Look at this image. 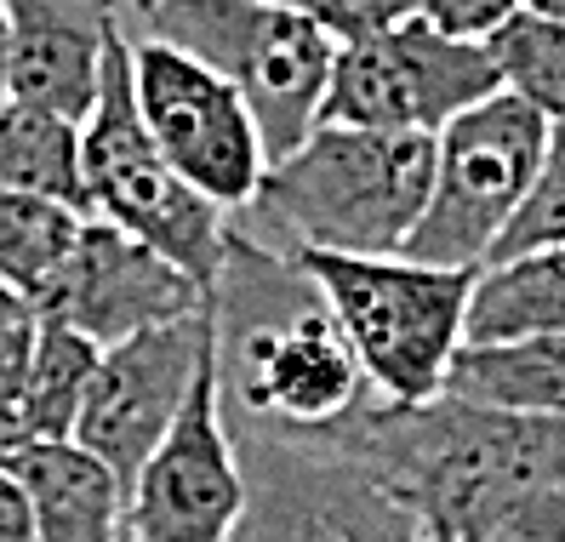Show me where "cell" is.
Segmentation results:
<instances>
[{
	"instance_id": "1",
	"label": "cell",
	"mask_w": 565,
	"mask_h": 542,
	"mask_svg": "<svg viewBox=\"0 0 565 542\" xmlns=\"http://www.w3.org/2000/svg\"><path fill=\"white\" fill-rule=\"evenodd\" d=\"M223 417L269 434H320L354 417L372 383L291 252L235 223L212 286Z\"/></svg>"
},
{
	"instance_id": "2",
	"label": "cell",
	"mask_w": 565,
	"mask_h": 542,
	"mask_svg": "<svg viewBox=\"0 0 565 542\" xmlns=\"http://www.w3.org/2000/svg\"><path fill=\"white\" fill-rule=\"evenodd\" d=\"M435 183V138L428 131H365L320 120L286 160L257 183V200L241 217H257L280 234V252H349L394 257Z\"/></svg>"
},
{
	"instance_id": "3",
	"label": "cell",
	"mask_w": 565,
	"mask_h": 542,
	"mask_svg": "<svg viewBox=\"0 0 565 542\" xmlns=\"http://www.w3.org/2000/svg\"><path fill=\"white\" fill-rule=\"evenodd\" d=\"M291 263L315 280L331 320L343 326L365 383L383 405H428L446 394V371L462 349L475 275L435 268L406 252L349 257L297 246Z\"/></svg>"
},
{
	"instance_id": "4",
	"label": "cell",
	"mask_w": 565,
	"mask_h": 542,
	"mask_svg": "<svg viewBox=\"0 0 565 542\" xmlns=\"http://www.w3.org/2000/svg\"><path fill=\"white\" fill-rule=\"evenodd\" d=\"M81 206L86 217H104L126 234H138L166 263L206 291L223 275V252L235 217L201 189H189L172 160H166L138 115V92H131V57H126V23L104 63V92H97L92 115L81 120Z\"/></svg>"
},
{
	"instance_id": "5",
	"label": "cell",
	"mask_w": 565,
	"mask_h": 542,
	"mask_svg": "<svg viewBox=\"0 0 565 542\" xmlns=\"http://www.w3.org/2000/svg\"><path fill=\"white\" fill-rule=\"evenodd\" d=\"M143 29L201 57L246 97L269 166L320 126L338 41L303 12L275 7V0H160Z\"/></svg>"
},
{
	"instance_id": "6",
	"label": "cell",
	"mask_w": 565,
	"mask_h": 542,
	"mask_svg": "<svg viewBox=\"0 0 565 542\" xmlns=\"http://www.w3.org/2000/svg\"><path fill=\"white\" fill-rule=\"evenodd\" d=\"M228 439L246 480L228 542H435L401 491L326 439L252 423H228Z\"/></svg>"
},
{
	"instance_id": "7",
	"label": "cell",
	"mask_w": 565,
	"mask_h": 542,
	"mask_svg": "<svg viewBox=\"0 0 565 542\" xmlns=\"http://www.w3.org/2000/svg\"><path fill=\"white\" fill-rule=\"evenodd\" d=\"M548 149V120L514 92H491L435 131V183L406 257L480 275Z\"/></svg>"
},
{
	"instance_id": "8",
	"label": "cell",
	"mask_w": 565,
	"mask_h": 542,
	"mask_svg": "<svg viewBox=\"0 0 565 542\" xmlns=\"http://www.w3.org/2000/svg\"><path fill=\"white\" fill-rule=\"evenodd\" d=\"M126 57L154 149L172 160V172L189 189H201L212 206L241 217L269 172V149H263L246 97L201 57H189L160 35H126Z\"/></svg>"
},
{
	"instance_id": "9",
	"label": "cell",
	"mask_w": 565,
	"mask_h": 542,
	"mask_svg": "<svg viewBox=\"0 0 565 542\" xmlns=\"http://www.w3.org/2000/svg\"><path fill=\"white\" fill-rule=\"evenodd\" d=\"M491 92H503V81H497L486 41H457L435 23L406 18L365 41L338 46L320 120L365 131H428L435 138L440 126L486 104Z\"/></svg>"
},
{
	"instance_id": "10",
	"label": "cell",
	"mask_w": 565,
	"mask_h": 542,
	"mask_svg": "<svg viewBox=\"0 0 565 542\" xmlns=\"http://www.w3.org/2000/svg\"><path fill=\"white\" fill-rule=\"evenodd\" d=\"M206 354H212V302L201 315H183L172 326L138 331L126 343L104 349L92 394L81 405V423H75V446L92 451L131 491L143 463L172 434Z\"/></svg>"
},
{
	"instance_id": "11",
	"label": "cell",
	"mask_w": 565,
	"mask_h": 542,
	"mask_svg": "<svg viewBox=\"0 0 565 542\" xmlns=\"http://www.w3.org/2000/svg\"><path fill=\"white\" fill-rule=\"evenodd\" d=\"M246 508L241 457L223 423L217 343L194 378L172 434L126 491V531L138 542H228Z\"/></svg>"
},
{
	"instance_id": "12",
	"label": "cell",
	"mask_w": 565,
	"mask_h": 542,
	"mask_svg": "<svg viewBox=\"0 0 565 542\" xmlns=\"http://www.w3.org/2000/svg\"><path fill=\"white\" fill-rule=\"evenodd\" d=\"M201 309H206V291L178 263H166L138 234H126L104 217H86L70 263H63V275L52 280L35 315L75 326L97 349H115L126 337L172 326Z\"/></svg>"
},
{
	"instance_id": "13",
	"label": "cell",
	"mask_w": 565,
	"mask_h": 542,
	"mask_svg": "<svg viewBox=\"0 0 565 542\" xmlns=\"http://www.w3.org/2000/svg\"><path fill=\"white\" fill-rule=\"evenodd\" d=\"M12 23V97L86 120L104 92V63L120 35V0H7Z\"/></svg>"
},
{
	"instance_id": "14",
	"label": "cell",
	"mask_w": 565,
	"mask_h": 542,
	"mask_svg": "<svg viewBox=\"0 0 565 542\" xmlns=\"http://www.w3.org/2000/svg\"><path fill=\"white\" fill-rule=\"evenodd\" d=\"M7 468L29 491L41 542H120L126 486L75 439H23Z\"/></svg>"
},
{
	"instance_id": "15",
	"label": "cell",
	"mask_w": 565,
	"mask_h": 542,
	"mask_svg": "<svg viewBox=\"0 0 565 542\" xmlns=\"http://www.w3.org/2000/svg\"><path fill=\"white\" fill-rule=\"evenodd\" d=\"M446 400L565 423V331L520 343H462L446 371Z\"/></svg>"
},
{
	"instance_id": "16",
	"label": "cell",
	"mask_w": 565,
	"mask_h": 542,
	"mask_svg": "<svg viewBox=\"0 0 565 542\" xmlns=\"http://www.w3.org/2000/svg\"><path fill=\"white\" fill-rule=\"evenodd\" d=\"M565 331V246L486 263L469 291L462 343H520Z\"/></svg>"
},
{
	"instance_id": "17",
	"label": "cell",
	"mask_w": 565,
	"mask_h": 542,
	"mask_svg": "<svg viewBox=\"0 0 565 542\" xmlns=\"http://www.w3.org/2000/svg\"><path fill=\"white\" fill-rule=\"evenodd\" d=\"M81 223L86 212L70 200L0 189V286H12L29 309H41V297L52 291L81 241Z\"/></svg>"
},
{
	"instance_id": "18",
	"label": "cell",
	"mask_w": 565,
	"mask_h": 542,
	"mask_svg": "<svg viewBox=\"0 0 565 542\" xmlns=\"http://www.w3.org/2000/svg\"><path fill=\"white\" fill-rule=\"evenodd\" d=\"M0 189L81 206V126L12 97L0 109Z\"/></svg>"
},
{
	"instance_id": "19",
	"label": "cell",
	"mask_w": 565,
	"mask_h": 542,
	"mask_svg": "<svg viewBox=\"0 0 565 542\" xmlns=\"http://www.w3.org/2000/svg\"><path fill=\"white\" fill-rule=\"evenodd\" d=\"M97 360H104V349H97L92 337H81L75 326L41 320L29 389L18 400V423H23L29 439H75L81 405H86L92 378H97Z\"/></svg>"
},
{
	"instance_id": "20",
	"label": "cell",
	"mask_w": 565,
	"mask_h": 542,
	"mask_svg": "<svg viewBox=\"0 0 565 542\" xmlns=\"http://www.w3.org/2000/svg\"><path fill=\"white\" fill-rule=\"evenodd\" d=\"M503 92L525 97L548 126H565V23L520 12L486 41Z\"/></svg>"
},
{
	"instance_id": "21",
	"label": "cell",
	"mask_w": 565,
	"mask_h": 542,
	"mask_svg": "<svg viewBox=\"0 0 565 542\" xmlns=\"http://www.w3.org/2000/svg\"><path fill=\"white\" fill-rule=\"evenodd\" d=\"M435 542H565V491L559 486H509L462 502L435 531Z\"/></svg>"
},
{
	"instance_id": "22",
	"label": "cell",
	"mask_w": 565,
	"mask_h": 542,
	"mask_svg": "<svg viewBox=\"0 0 565 542\" xmlns=\"http://www.w3.org/2000/svg\"><path fill=\"white\" fill-rule=\"evenodd\" d=\"M565 246V126H548V149H543V166L531 178V194L520 200L514 223L503 229L491 263L503 257H520V252H554Z\"/></svg>"
},
{
	"instance_id": "23",
	"label": "cell",
	"mask_w": 565,
	"mask_h": 542,
	"mask_svg": "<svg viewBox=\"0 0 565 542\" xmlns=\"http://www.w3.org/2000/svg\"><path fill=\"white\" fill-rule=\"evenodd\" d=\"M275 7L303 12V18L320 23L338 46L365 41V35H377V29H394V23L417 18V0H275Z\"/></svg>"
},
{
	"instance_id": "24",
	"label": "cell",
	"mask_w": 565,
	"mask_h": 542,
	"mask_svg": "<svg viewBox=\"0 0 565 542\" xmlns=\"http://www.w3.org/2000/svg\"><path fill=\"white\" fill-rule=\"evenodd\" d=\"M520 12H525V0H417V18L457 41H491Z\"/></svg>"
},
{
	"instance_id": "25",
	"label": "cell",
	"mask_w": 565,
	"mask_h": 542,
	"mask_svg": "<svg viewBox=\"0 0 565 542\" xmlns=\"http://www.w3.org/2000/svg\"><path fill=\"white\" fill-rule=\"evenodd\" d=\"M35 337H41V315H23L12 326H0V412H18V400L29 389Z\"/></svg>"
},
{
	"instance_id": "26",
	"label": "cell",
	"mask_w": 565,
	"mask_h": 542,
	"mask_svg": "<svg viewBox=\"0 0 565 542\" xmlns=\"http://www.w3.org/2000/svg\"><path fill=\"white\" fill-rule=\"evenodd\" d=\"M0 542H41L29 491H23V480H18L7 463H0Z\"/></svg>"
},
{
	"instance_id": "27",
	"label": "cell",
	"mask_w": 565,
	"mask_h": 542,
	"mask_svg": "<svg viewBox=\"0 0 565 542\" xmlns=\"http://www.w3.org/2000/svg\"><path fill=\"white\" fill-rule=\"evenodd\" d=\"M12 104V23H7V0H0V109Z\"/></svg>"
},
{
	"instance_id": "28",
	"label": "cell",
	"mask_w": 565,
	"mask_h": 542,
	"mask_svg": "<svg viewBox=\"0 0 565 542\" xmlns=\"http://www.w3.org/2000/svg\"><path fill=\"white\" fill-rule=\"evenodd\" d=\"M23 423H18V412H0V463H12V451L23 446Z\"/></svg>"
},
{
	"instance_id": "29",
	"label": "cell",
	"mask_w": 565,
	"mask_h": 542,
	"mask_svg": "<svg viewBox=\"0 0 565 542\" xmlns=\"http://www.w3.org/2000/svg\"><path fill=\"white\" fill-rule=\"evenodd\" d=\"M23 315H35V309H29L12 286H0V326H12V320H23Z\"/></svg>"
},
{
	"instance_id": "30",
	"label": "cell",
	"mask_w": 565,
	"mask_h": 542,
	"mask_svg": "<svg viewBox=\"0 0 565 542\" xmlns=\"http://www.w3.org/2000/svg\"><path fill=\"white\" fill-rule=\"evenodd\" d=\"M525 12H537V18H554V23H565V0H525Z\"/></svg>"
},
{
	"instance_id": "31",
	"label": "cell",
	"mask_w": 565,
	"mask_h": 542,
	"mask_svg": "<svg viewBox=\"0 0 565 542\" xmlns=\"http://www.w3.org/2000/svg\"><path fill=\"white\" fill-rule=\"evenodd\" d=\"M160 7V0H120V12H138V18H149Z\"/></svg>"
},
{
	"instance_id": "32",
	"label": "cell",
	"mask_w": 565,
	"mask_h": 542,
	"mask_svg": "<svg viewBox=\"0 0 565 542\" xmlns=\"http://www.w3.org/2000/svg\"><path fill=\"white\" fill-rule=\"evenodd\" d=\"M120 542H138V536H131V531H120Z\"/></svg>"
}]
</instances>
